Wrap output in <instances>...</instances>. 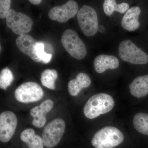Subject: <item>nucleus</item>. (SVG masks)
<instances>
[{
    "mask_svg": "<svg viewBox=\"0 0 148 148\" xmlns=\"http://www.w3.org/2000/svg\"><path fill=\"white\" fill-rule=\"evenodd\" d=\"M118 49L119 55L123 61L135 65H145L148 63V54L131 40L122 41Z\"/></svg>",
    "mask_w": 148,
    "mask_h": 148,
    "instance_id": "3",
    "label": "nucleus"
},
{
    "mask_svg": "<svg viewBox=\"0 0 148 148\" xmlns=\"http://www.w3.org/2000/svg\"><path fill=\"white\" fill-rule=\"evenodd\" d=\"M11 4L10 0H1L0 1V17L6 18L8 12L10 10Z\"/></svg>",
    "mask_w": 148,
    "mask_h": 148,
    "instance_id": "23",
    "label": "nucleus"
},
{
    "mask_svg": "<svg viewBox=\"0 0 148 148\" xmlns=\"http://www.w3.org/2000/svg\"><path fill=\"white\" fill-rule=\"evenodd\" d=\"M78 12V6L76 2L69 1L63 5L57 6L49 11V17L51 19L64 23L73 18Z\"/></svg>",
    "mask_w": 148,
    "mask_h": 148,
    "instance_id": "9",
    "label": "nucleus"
},
{
    "mask_svg": "<svg viewBox=\"0 0 148 148\" xmlns=\"http://www.w3.org/2000/svg\"><path fill=\"white\" fill-rule=\"evenodd\" d=\"M91 82V79L87 74L79 73L75 79H72L69 82L68 88L69 93L72 96H76L83 88L89 87Z\"/></svg>",
    "mask_w": 148,
    "mask_h": 148,
    "instance_id": "16",
    "label": "nucleus"
},
{
    "mask_svg": "<svg viewBox=\"0 0 148 148\" xmlns=\"http://www.w3.org/2000/svg\"><path fill=\"white\" fill-rule=\"evenodd\" d=\"M114 105V99L110 95L106 93H98L88 100L84 108V113L88 119H94L110 112Z\"/></svg>",
    "mask_w": 148,
    "mask_h": 148,
    "instance_id": "1",
    "label": "nucleus"
},
{
    "mask_svg": "<svg viewBox=\"0 0 148 148\" xmlns=\"http://www.w3.org/2000/svg\"><path fill=\"white\" fill-rule=\"evenodd\" d=\"M7 26L16 34H26L32 30L33 21L29 16L11 9L6 17Z\"/></svg>",
    "mask_w": 148,
    "mask_h": 148,
    "instance_id": "7",
    "label": "nucleus"
},
{
    "mask_svg": "<svg viewBox=\"0 0 148 148\" xmlns=\"http://www.w3.org/2000/svg\"><path fill=\"white\" fill-rule=\"evenodd\" d=\"M130 6L127 3H117L115 0H105L103 3V10L108 16H111L114 12L123 14L129 9Z\"/></svg>",
    "mask_w": 148,
    "mask_h": 148,
    "instance_id": "18",
    "label": "nucleus"
},
{
    "mask_svg": "<svg viewBox=\"0 0 148 148\" xmlns=\"http://www.w3.org/2000/svg\"><path fill=\"white\" fill-rule=\"evenodd\" d=\"M119 64V60L116 56L106 54L98 56L93 62L94 69L98 73H103L108 69H117Z\"/></svg>",
    "mask_w": 148,
    "mask_h": 148,
    "instance_id": "14",
    "label": "nucleus"
},
{
    "mask_svg": "<svg viewBox=\"0 0 148 148\" xmlns=\"http://www.w3.org/2000/svg\"><path fill=\"white\" fill-rule=\"evenodd\" d=\"M61 43L70 55L75 59L82 60L87 55L84 42L75 31L68 29L64 31L61 37Z\"/></svg>",
    "mask_w": 148,
    "mask_h": 148,
    "instance_id": "4",
    "label": "nucleus"
},
{
    "mask_svg": "<svg viewBox=\"0 0 148 148\" xmlns=\"http://www.w3.org/2000/svg\"><path fill=\"white\" fill-rule=\"evenodd\" d=\"M58 77V73L54 69H47L45 70L41 75L40 80L42 85L45 87L54 90L55 82Z\"/></svg>",
    "mask_w": 148,
    "mask_h": 148,
    "instance_id": "20",
    "label": "nucleus"
},
{
    "mask_svg": "<svg viewBox=\"0 0 148 148\" xmlns=\"http://www.w3.org/2000/svg\"><path fill=\"white\" fill-rule=\"evenodd\" d=\"M130 92L135 98H140L148 94V74L136 77L129 85Z\"/></svg>",
    "mask_w": 148,
    "mask_h": 148,
    "instance_id": "15",
    "label": "nucleus"
},
{
    "mask_svg": "<svg viewBox=\"0 0 148 148\" xmlns=\"http://www.w3.org/2000/svg\"><path fill=\"white\" fill-rule=\"evenodd\" d=\"M66 123L62 119L56 118L49 122L44 128L42 135L44 146L52 148L59 144L64 134Z\"/></svg>",
    "mask_w": 148,
    "mask_h": 148,
    "instance_id": "6",
    "label": "nucleus"
},
{
    "mask_svg": "<svg viewBox=\"0 0 148 148\" xmlns=\"http://www.w3.org/2000/svg\"><path fill=\"white\" fill-rule=\"evenodd\" d=\"M38 42L31 36L24 34L19 36L16 40V44L22 53L29 56L33 61L40 62L41 61L37 56L36 46Z\"/></svg>",
    "mask_w": 148,
    "mask_h": 148,
    "instance_id": "12",
    "label": "nucleus"
},
{
    "mask_svg": "<svg viewBox=\"0 0 148 148\" xmlns=\"http://www.w3.org/2000/svg\"><path fill=\"white\" fill-rule=\"evenodd\" d=\"M29 1L30 2V3L33 4L38 5L41 3L42 2V1H41V0H30Z\"/></svg>",
    "mask_w": 148,
    "mask_h": 148,
    "instance_id": "24",
    "label": "nucleus"
},
{
    "mask_svg": "<svg viewBox=\"0 0 148 148\" xmlns=\"http://www.w3.org/2000/svg\"><path fill=\"white\" fill-rule=\"evenodd\" d=\"M13 79V74L8 68L3 69L0 74V88L3 90H6Z\"/></svg>",
    "mask_w": 148,
    "mask_h": 148,
    "instance_id": "21",
    "label": "nucleus"
},
{
    "mask_svg": "<svg viewBox=\"0 0 148 148\" xmlns=\"http://www.w3.org/2000/svg\"><path fill=\"white\" fill-rule=\"evenodd\" d=\"M36 51L37 56L45 64H48L52 58L51 53H47L45 51V44L42 42H37L36 46Z\"/></svg>",
    "mask_w": 148,
    "mask_h": 148,
    "instance_id": "22",
    "label": "nucleus"
},
{
    "mask_svg": "<svg viewBox=\"0 0 148 148\" xmlns=\"http://www.w3.org/2000/svg\"><path fill=\"white\" fill-rule=\"evenodd\" d=\"M133 125L139 133L148 135V114L143 112L136 114L133 117Z\"/></svg>",
    "mask_w": 148,
    "mask_h": 148,
    "instance_id": "19",
    "label": "nucleus"
},
{
    "mask_svg": "<svg viewBox=\"0 0 148 148\" xmlns=\"http://www.w3.org/2000/svg\"><path fill=\"white\" fill-rule=\"evenodd\" d=\"M17 125L16 115L11 111L3 112L0 114V141L8 142L13 137Z\"/></svg>",
    "mask_w": 148,
    "mask_h": 148,
    "instance_id": "10",
    "label": "nucleus"
},
{
    "mask_svg": "<svg viewBox=\"0 0 148 148\" xmlns=\"http://www.w3.org/2000/svg\"><path fill=\"white\" fill-rule=\"evenodd\" d=\"M124 140V135L119 129L114 126H106L94 134L91 144L95 148H114L121 145Z\"/></svg>",
    "mask_w": 148,
    "mask_h": 148,
    "instance_id": "2",
    "label": "nucleus"
},
{
    "mask_svg": "<svg viewBox=\"0 0 148 148\" xmlns=\"http://www.w3.org/2000/svg\"><path fill=\"white\" fill-rule=\"evenodd\" d=\"M53 106V101L47 99L43 101L39 106L33 108L30 112L31 115L34 117L32 124L38 128L42 127L46 122V115L52 110Z\"/></svg>",
    "mask_w": 148,
    "mask_h": 148,
    "instance_id": "11",
    "label": "nucleus"
},
{
    "mask_svg": "<svg viewBox=\"0 0 148 148\" xmlns=\"http://www.w3.org/2000/svg\"><path fill=\"white\" fill-rule=\"evenodd\" d=\"M77 17L81 30L86 36L92 37L96 34L98 30V17L93 8L84 5L78 12Z\"/></svg>",
    "mask_w": 148,
    "mask_h": 148,
    "instance_id": "5",
    "label": "nucleus"
},
{
    "mask_svg": "<svg viewBox=\"0 0 148 148\" xmlns=\"http://www.w3.org/2000/svg\"><path fill=\"white\" fill-rule=\"evenodd\" d=\"M44 92L40 85L28 82L18 86L14 91L15 99L20 103H34L42 99Z\"/></svg>",
    "mask_w": 148,
    "mask_h": 148,
    "instance_id": "8",
    "label": "nucleus"
},
{
    "mask_svg": "<svg viewBox=\"0 0 148 148\" xmlns=\"http://www.w3.org/2000/svg\"><path fill=\"white\" fill-rule=\"evenodd\" d=\"M20 138L29 148H44L42 138L36 135L34 130L32 128L24 130L21 133Z\"/></svg>",
    "mask_w": 148,
    "mask_h": 148,
    "instance_id": "17",
    "label": "nucleus"
},
{
    "mask_svg": "<svg viewBox=\"0 0 148 148\" xmlns=\"http://www.w3.org/2000/svg\"><path fill=\"white\" fill-rule=\"evenodd\" d=\"M141 10L137 6L129 8L125 14L121 21L122 28L128 32H134L140 27L139 16Z\"/></svg>",
    "mask_w": 148,
    "mask_h": 148,
    "instance_id": "13",
    "label": "nucleus"
}]
</instances>
